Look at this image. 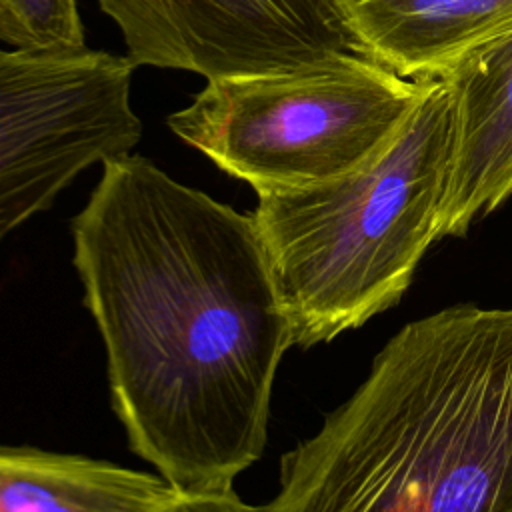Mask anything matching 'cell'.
Masks as SVG:
<instances>
[{
  "label": "cell",
  "instance_id": "6da1fadb",
  "mask_svg": "<svg viewBox=\"0 0 512 512\" xmlns=\"http://www.w3.org/2000/svg\"><path fill=\"white\" fill-rule=\"evenodd\" d=\"M72 238L130 448L178 492L232 490L294 346L254 214L128 152L102 164Z\"/></svg>",
  "mask_w": 512,
  "mask_h": 512
},
{
  "label": "cell",
  "instance_id": "7a4b0ae2",
  "mask_svg": "<svg viewBox=\"0 0 512 512\" xmlns=\"http://www.w3.org/2000/svg\"><path fill=\"white\" fill-rule=\"evenodd\" d=\"M262 512H512V308L458 304L396 332L282 456Z\"/></svg>",
  "mask_w": 512,
  "mask_h": 512
},
{
  "label": "cell",
  "instance_id": "3957f363",
  "mask_svg": "<svg viewBox=\"0 0 512 512\" xmlns=\"http://www.w3.org/2000/svg\"><path fill=\"white\" fill-rule=\"evenodd\" d=\"M452 138V92L426 80L378 156L320 184L258 194L254 220L294 344L330 342L402 300L438 240Z\"/></svg>",
  "mask_w": 512,
  "mask_h": 512
},
{
  "label": "cell",
  "instance_id": "277c9868",
  "mask_svg": "<svg viewBox=\"0 0 512 512\" xmlns=\"http://www.w3.org/2000/svg\"><path fill=\"white\" fill-rule=\"evenodd\" d=\"M424 84L350 50L290 72L206 80L166 124L256 194L304 188L378 156Z\"/></svg>",
  "mask_w": 512,
  "mask_h": 512
},
{
  "label": "cell",
  "instance_id": "5b68a950",
  "mask_svg": "<svg viewBox=\"0 0 512 512\" xmlns=\"http://www.w3.org/2000/svg\"><path fill=\"white\" fill-rule=\"evenodd\" d=\"M134 66L104 50L0 48V242L76 176L132 152Z\"/></svg>",
  "mask_w": 512,
  "mask_h": 512
},
{
  "label": "cell",
  "instance_id": "8992f818",
  "mask_svg": "<svg viewBox=\"0 0 512 512\" xmlns=\"http://www.w3.org/2000/svg\"><path fill=\"white\" fill-rule=\"evenodd\" d=\"M132 66L204 80L276 74L358 50L330 0H96Z\"/></svg>",
  "mask_w": 512,
  "mask_h": 512
},
{
  "label": "cell",
  "instance_id": "52a82bcc",
  "mask_svg": "<svg viewBox=\"0 0 512 512\" xmlns=\"http://www.w3.org/2000/svg\"><path fill=\"white\" fill-rule=\"evenodd\" d=\"M454 138L438 238L464 236L512 196V32L448 76Z\"/></svg>",
  "mask_w": 512,
  "mask_h": 512
},
{
  "label": "cell",
  "instance_id": "ba28073f",
  "mask_svg": "<svg viewBox=\"0 0 512 512\" xmlns=\"http://www.w3.org/2000/svg\"><path fill=\"white\" fill-rule=\"evenodd\" d=\"M354 46L412 80H440L512 32V0H330Z\"/></svg>",
  "mask_w": 512,
  "mask_h": 512
},
{
  "label": "cell",
  "instance_id": "9c48e42d",
  "mask_svg": "<svg viewBox=\"0 0 512 512\" xmlns=\"http://www.w3.org/2000/svg\"><path fill=\"white\" fill-rule=\"evenodd\" d=\"M176 492L158 472L0 446V512H154Z\"/></svg>",
  "mask_w": 512,
  "mask_h": 512
},
{
  "label": "cell",
  "instance_id": "30bf717a",
  "mask_svg": "<svg viewBox=\"0 0 512 512\" xmlns=\"http://www.w3.org/2000/svg\"><path fill=\"white\" fill-rule=\"evenodd\" d=\"M0 42L26 52L86 48L78 0H0Z\"/></svg>",
  "mask_w": 512,
  "mask_h": 512
},
{
  "label": "cell",
  "instance_id": "8fae6325",
  "mask_svg": "<svg viewBox=\"0 0 512 512\" xmlns=\"http://www.w3.org/2000/svg\"><path fill=\"white\" fill-rule=\"evenodd\" d=\"M154 512H262V506L246 504L236 492H176Z\"/></svg>",
  "mask_w": 512,
  "mask_h": 512
}]
</instances>
